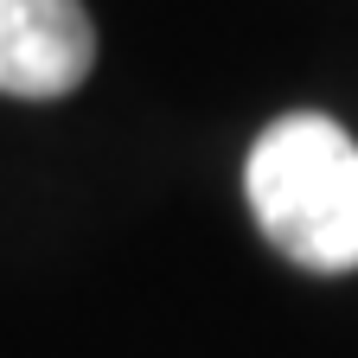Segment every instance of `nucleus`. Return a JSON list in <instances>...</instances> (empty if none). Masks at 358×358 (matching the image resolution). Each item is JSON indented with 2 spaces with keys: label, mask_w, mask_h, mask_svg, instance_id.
Here are the masks:
<instances>
[{
  "label": "nucleus",
  "mask_w": 358,
  "mask_h": 358,
  "mask_svg": "<svg viewBox=\"0 0 358 358\" xmlns=\"http://www.w3.org/2000/svg\"><path fill=\"white\" fill-rule=\"evenodd\" d=\"M243 192L262 237L288 262L345 275L358 268V148L327 115H282L243 160Z\"/></svg>",
  "instance_id": "1"
},
{
  "label": "nucleus",
  "mask_w": 358,
  "mask_h": 358,
  "mask_svg": "<svg viewBox=\"0 0 358 358\" xmlns=\"http://www.w3.org/2000/svg\"><path fill=\"white\" fill-rule=\"evenodd\" d=\"M96 64V26L83 0H0V90L64 96Z\"/></svg>",
  "instance_id": "2"
}]
</instances>
